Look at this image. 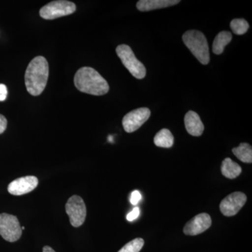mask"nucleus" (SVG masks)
Here are the masks:
<instances>
[{"label":"nucleus","instance_id":"f257e3e1","mask_svg":"<svg viewBox=\"0 0 252 252\" xmlns=\"http://www.w3.org/2000/svg\"><path fill=\"white\" fill-rule=\"evenodd\" d=\"M49 74V63L45 58L37 56L32 60L25 74V82L28 93L33 96L41 94L47 84Z\"/></svg>","mask_w":252,"mask_h":252},{"label":"nucleus","instance_id":"f03ea898","mask_svg":"<svg viewBox=\"0 0 252 252\" xmlns=\"http://www.w3.org/2000/svg\"><path fill=\"white\" fill-rule=\"evenodd\" d=\"M74 82L78 90L93 95H103L109 90L107 81L90 67L80 68L74 76Z\"/></svg>","mask_w":252,"mask_h":252},{"label":"nucleus","instance_id":"7ed1b4c3","mask_svg":"<svg viewBox=\"0 0 252 252\" xmlns=\"http://www.w3.org/2000/svg\"><path fill=\"white\" fill-rule=\"evenodd\" d=\"M184 43L192 54L203 64H207L210 61V51L206 37L203 32L198 31L186 32L182 36Z\"/></svg>","mask_w":252,"mask_h":252},{"label":"nucleus","instance_id":"20e7f679","mask_svg":"<svg viewBox=\"0 0 252 252\" xmlns=\"http://www.w3.org/2000/svg\"><path fill=\"white\" fill-rule=\"evenodd\" d=\"M117 54L123 64L134 77L144 79L147 74V69L143 63L137 60L130 46L122 44L117 46Z\"/></svg>","mask_w":252,"mask_h":252},{"label":"nucleus","instance_id":"39448f33","mask_svg":"<svg viewBox=\"0 0 252 252\" xmlns=\"http://www.w3.org/2000/svg\"><path fill=\"white\" fill-rule=\"evenodd\" d=\"M75 11L74 3L65 0H59L51 1L43 6L39 11V15L44 19L54 20L72 14Z\"/></svg>","mask_w":252,"mask_h":252},{"label":"nucleus","instance_id":"423d86ee","mask_svg":"<svg viewBox=\"0 0 252 252\" xmlns=\"http://www.w3.org/2000/svg\"><path fill=\"white\" fill-rule=\"evenodd\" d=\"M0 235L10 243L19 240L22 229L17 217L9 214H0Z\"/></svg>","mask_w":252,"mask_h":252},{"label":"nucleus","instance_id":"0eeeda50","mask_svg":"<svg viewBox=\"0 0 252 252\" xmlns=\"http://www.w3.org/2000/svg\"><path fill=\"white\" fill-rule=\"evenodd\" d=\"M65 210L72 226L77 228L85 221L86 207L84 200L79 195H73L69 198Z\"/></svg>","mask_w":252,"mask_h":252},{"label":"nucleus","instance_id":"6e6552de","mask_svg":"<svg viewBox=\"0 0 252 252\" xmlns=\"http://www.w3.org/2000/svg\"><path fill=\"white\" fill-rule=\"evenodd\" d=\"M150 115V110L146 107L131 111L123 119L122 124L124 130L128 133L135 132L148 120Z\"/></svg>","mask_w":252,"mask_h":252},{"label":"nucleus","instance_id":"1a4fd4ad","mask_svg":"<svg viewBox=\"0 0 252 252\" xmlns=\"http://www.w3.org/2000/svg\"><path fill=\"white\" fill-rule=\"evenodd\" d=\"M247 196L242 192H235L225 197L220 203V211L225 217L237 215L247 202Z\"/></svg>","mask_w":252,"mask_h":252},{"label":"nucleus","instance_id":"9d476101","mask_svg":"<svg viewBox=\"0 0 252 252\" xmlns=\"http://www.w3.org/2000/svg\"><path fill=\"white\" fill-rule=\"evenodd\" d=\"M39 181L34 176L20 177L8 186V191L11 195H21L32 191L37 187Z\"/></svg>","mask_w":252,"mask_h":252},{"label":"nucleus","instance_id":"9b49d317","mask_svg":"<svg viewBox=\"0 0 252 252\" xmlns=\"http://www.w3.org/2000/svg\"><path fill=\"white\" fill-rule=\"evenodd\" d=\"M211 225V217L208 214H199L187 222L184 228V233L187 235H199L210 228Z\"/></svg>","mask_w":252,"mask_h":252},{"label":"nucleus","instance_id":"f8f14e48","mask_svg":"<svg viewBox=\"0 0 252 252\" xmlns=\"http://www.w3.org/2000/svg\"><path fill=\"white\" fill-rule=\"evenodd\" d=\"M186 129L190 135L199 137L203 134L204 125L201 119L196 112L189 111L185 117Z\"/></svg>","mask_w":252,"mask_h":252},{"label":"nucleus","instance_id":"ddd939ff","mask_svg":"<svg viewBox=\"0 0 252 252\" xmlns=\"http://www.w3.org/2000/svg\"><path fill=\"white\" fill-rule=\"evenodd\" d=\"M180 2V0H140L137 1V8L140 11H150L169 7Z\"/></svg>","mask_w":252,"mask_h":252},{"label":"nucleus","instance_id":"4468645a","mask_svg":"<svg viewBox=\"0 0 252 252\" xmlns=\"http://www.w3.org/2000/svg\"><path fill=\"white\" fill-rule=\"evenodd\" d=\"M222 175L228 179H235L241 174L242 167L237 162L232 160L230 158H226L222 162L220 166Z\"/></svg>","mask_w":252,"mask_h":252},{"label":"nucleus","instance_id":"2eb2a0df","mask_svg":"<svg viewBox=\"0 0 252 252\" xmlns=\"http://www.w3.org/2000/svg\"><path fill=\"white\" fill-rule=\"evenodd\" d=\"M232 34L230 32L221 31L219 33L212 44V51L217 55L221 54L225 46L228 45L232 40Z\"/></svg>","mask_w":252,"mask_h":252},{"label":"nucleus","instance_id":"dca6fc26","mask_svg":"<svg viewBox=\"0 0 252 252\" xmlns=\"http://www.w3.org/2000/svg\"><path fill=\"white\" fill-rule=\"evenodd\" d=\"M156 146L162 148H170L174 144V136L168 129L163 128L157 132L154 139Z\"/></svg>","mask_w":252,"mask_h":252},{"label":"nucleus","instance_id":"f3484780","mask_svg":"<svg viewBox=\"0 0 252 252\" xmlns=\"http://www.w3.org/2000/svg\"><path fill=\"white\" fill-rule=\"evenodd\" d=\"M233 153L239 160L246 163L252 162V146L248 143H241L238 147L233 149Z\"/></svg>","mask_w":252,"mask_h":252},{"label":"nucleus","instance_id":"a211bd4d","mask_svg":"<svg viewBox=\"0 0 252 252\" xmlns=\"http://www.w3.org/2000/svg\"><path fill=\"white\" fill-rule=\"evenodd\" d=\"M230 28L235 34L242 35L248 32L250 26L248 21L241 18H235L230 22Z\"/></svg>","mask_w":252,"mask_h":252},{"label":"nucleus","instance_id":"6ab92c4d","mask_svg":"<svg viewBox=\"0 0 252 252\" xmlns=\"http://www.w3.org/2000/svg\"><path fill=\"white\" fill-rule=\"evenodd\" d=\"M144 241L142 238H135L126 244L118 252H140L143 248Z\"/></svg>","mask_w":252,"mask_h":252},{"label":"nucleus","instance_id":"aec40b11","mask_svg":"<svg viewBox=\"0 0 252 252\" xmlns=\"http://www.w3.org/2000/svg\"><path fill=\"white\" fill-rule=\"evenodd\" d=\"M141 199H142V195H141L138 190H134V191L132 192V193H131L130 203L132 204V205H137V204L140 202Z\"/></svg>","mask_w":252,"mask_h":252},{"label":"nucleus","instance_id":"412c9836","mask_svg":"<svg viewBox=\"0 0 252 252\" xmlns=\"http://www.w3.org/2000/svg\"><path fill=\"white\" fill-rule=\"evenodd\" d=\"M140 215V208L139 207H135V208L131 211L130 213L127 214V220L128 221H132V220H135L137 217Z\"/></svg>","mask_w":252,"mask_h":252},{"label":"nucleus","instance_id":"4be33fe9","mask_svg":"<svg viewBox=\"0 0 252 252\" xmlns=\"http://www.w3.org/2000/svg\"><path fill=\"white\" fill-rule=\"evenodd\" d=\"M7 120L4 116L0 114V134L3 133L6 129Z\"/></svg>","mask_w":252,"mask_h":252},{"label":"nucleus","instance_id":"5701e85b","mask_svg":"<svg viewBox=\"0 0 252 252\" xmlns=\"http://www.w3.org/2000/svg\"><path fill=\"white\" fill-rule=\"evenodd\" d=\"M7 95V89L4 84H0V101H4Z\"/></svg>","mask_w":252,"mask_h":252},{"label":"nucleus","instance_id":"b1692460","mask_svg":"<svg viewBox=\"0 0 252 252\" xmlns=\"http://www.w3.org/2000/svg\"><path fill=\"white\" fill-rule=\"evenodd\" d=\"M43 252H56L53 250L52 248H50L49 246H45L43 248Z\"/></svg>","mask_w":252,"mask_h":252}]
</instances>
